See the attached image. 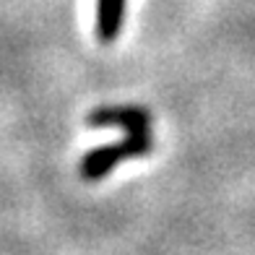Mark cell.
Returning a JSON list of instances; mask_svg holds the SVG:
<instances>
[{
	"label": "cell",
	"instance_id": "cell-1",
	"mask_svg": "<svg viewBox=\"0 0 255 255\" xmlns=\"http://www.w3.org/2000/svg\"><path fill=\"white\" fill-rule=\"evenodd\" d=\"M154 146L151 130L146 133H125L120 143H110V146H99L94 151H89L81 159V177L84 180H102L115 169V164H120L125 159H138L146 156Z\"/></svg>",
	"mask_w": 255,
	"mask_h": 255
},
{
	"label": "cell",
	"instance_id": "cell-3",
	"mask_svg": "<svg viewBox=\"0 0 255 255\" xmlns=\"http://www.w3.org/2000/svg\"><path fill=\"white\" fill-rule=\"evenodd\" d=\"M125 0H97V34L102 42H112L120 34Z\"/></svg>",
	"mask_w": 255,
	"mask_h": 255
},
{
	"label": "cell",
	"instance_id": "cell-2",
	"mask_svg": "<svg viewBox=\"0 0 255 255\" xmlns=\"http://www.w3.org/2000/svg\"><path fill=\"white\" fill-rule=\"evenodd\" d=\"M86 123L91 128H123L125 133L151 130V115L141 107H97L89 112Z\"/></svg>",
	"mask_w": 255,
	"mask_h": 255
}]
</instances>
